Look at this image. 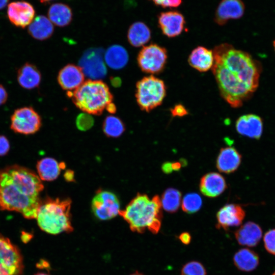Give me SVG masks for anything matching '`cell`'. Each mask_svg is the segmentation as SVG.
Listing matches in <instances>:
<instances>
[{
  "mask_svg": "<svg viewBox=\"0 0 275 275\" xmlns=\"http://www.w3.org/2000/svg\"><path fill=\"white\" fill-rule=\"evenodd\" d=\"M17 80L23 88L32 90L37 88L41 81V74L34 64L26 62L17 70Z\"/></svg>",
  "mask_w": 275,
  "mask_h": 275,
  "instance_id": "obj_21",
  "label": "cell"
},
{
  "mask_svg": "<svg viewBox=\"0 0 275 275\" xmlns=\"http://www.w3.org/2000/svg\"><path fill=\"white\" fill-rule=\"evenodd\" d=\"M65 168L64 162L58 163L54 158L45 157L40 160L37 164L38 176L41 180L50 181L57 179L61 170Z\"/></svg>",
  "mask_w": 275,
  "mask_h": 275,
  "instance_id": "obj_25",
  "label": "cell"
},
{
  "mask_svg": "<svg viewBox=\"0 0 275 275\" xmlns=\"http://www.w3.org/2000/svg\"><path fill=\"white\" fill-rule=\"evenodd\" d=\"M151 31L144 22L138 21L133 23L127 32L129 43L134 47H141L148 43L151 39Z\"/></svg>",
  "mask_w": 275,
  "mask_h": 275,
  "instance_id": "obj_27",
  "label": "cell"
},
{
  "mask_svg": "<svg viewBox=\"0 0 275 275\" xmlns=\"http://www.w3.org/2000/svg\"><path fill=\"white\" fill-rule=\"evenodd\" d=\"M182 164H183L181 163V162H179V161L171 162L172 169L173 170V171H179L180 169Z\"/></svg>",
  "mask_w": 275,
  "mask_h": 275,
  "instance_id": "obj_42",
  "label": "cell"
},
{
  "mask_svg": "<svg viewBox=\"0 0 275 275\" xmlns=\"http://www.w3.org/2000/svg\"><path fill=\"white\" fill-rule=\"evenodd\" d=\"M103 50L91 48L86 50L79 61V67L84 75L92 80H99L106 75Z\"/></svg>",
  "mask_w": 275,
  "mask_h": 275,
  "instance_id": "obj_10",
  "label": "cell"
},
{
  "mask_svg": "<svg viewBox=\"0 0 275 275\" xmlns=\"http://www.w3.org/2000/svg\"><path fill=\"white\" fill-rule=\"evenodd\" d=\"M54 31L52 23L44 15L36 17L29 25L28 33L33 38L45 40L49 38Z\"/></svg>",
  "mask_w": 275,
  "mask_h": 275,
  "instance_id": "obj_24",
  "label": "cell"
},
{
  "mask_svg": "<svg viewBox=\"0 0 275 275\" xmlns=\"http://www.w3.org/2000/svg\"><path fill=\"white\" fill-rule=\"evenodd\" d=\"M53 0H40L41 3L46 4Z\"/></svg>",
  "mask_w": 275,
  "mask_h": 275,
  "instance_id": "obj_46",
  "label": "cell"
},
{
  "mask_svg": "<svg viewBox=\"0 0 275 275\" xmlns=\"http://www.w3.org/2000/svg\"><path fill=\"white\" fill-rule=\"evenodd\" d=\"M171 113L173 117H183L188 114L187 109L182 104L175 105L171 109Z\"/></svg>",
  "mask_w": 275,
  "mask_h": 275,
  "instance_id": "obj_36",
  "label": "cell"
},
{
  "mask_svg": "<svg viewBox=\"0 0 275 275\" xmlns=\"http://www.w3.org/2000/svg\"><path fill=\"white\" fill-rule=\"evenodd\" d=\"M111 83L114 87H119L121 83V79L118 77H114L111 79Z\"/></svg>",
  "mask_w": 275,
  "mask_h": 275,
  "instance_id": "obj_44",
  "label": "cell"
},
{
  "mask_svg": "<svg viewBox=\"0 0 275 275\" xmlns=\"http://www.w3.org/2000/svg\"><path fill=\"white\" fill-rule=\"evenodd\" d=\"M181 194L178 190L169 188L163 193L160 199L163 209L170 213L176 212L180 205Z\"/></svg>",
  "mask_w": 275,
  "mask_h": 275,
  "instance_id": "obj_29",
  "label": "cell"
},
{
  "mask_svg": "<svg viewBox=\"0 0 275 275\" xmlns=\"http://www.w3.org/2000/svg\"><path fill=\"white\" fill-rule=\"evenodd\" d=\"M263 243L266 251L272 255H275V229L267 231L263 237Z\"/></svg>",
  "mask_w": 275,
  "mask_h": 275,
  "instance_id": "obj_34",
  "label": "cell"
},
{
  "mask_svg": "<svg viewBox=\"0 0 275 275\" xmlns=\"http://www.w3.org/2000/svg\"><path fill=\"white\" fill-rule=\"evenodd\" d=\"M213 52L212 70L221 95L231 107H239L258 87V64L248 53L228 43L216 46Z\"/></svg>",
  "mask_w": 275,
  "mask_h": 275,
  "instance_id": "obj_1",
  "label": "cell"
},
{
  "mask_svg": "<svg viewBox=\"0 0 275 275\" xmlns=\"http://www.w3.org/2000/svg\"><path fill=\"white\" fill-rule=\"evenodd\" d=\"M262 233V230L259 225L253 222H248L241 226L234 234L239 244L254 247L260 242Z\"/></svg>",
  "mask_w": 275,
  "mask_h": 275,
  "instance_id": "obj_18",
  "label": "cell"
},
{
  "mask_svg": "<svg viewBox=\"0 0 275 275\" xmlns=\"http://www.w3.org/2000/svg\"><path fill=\"white\" fill-rule=\"evenodd\" d=\"M191 67L200 72H205L212 68L214 63L212 50L203 46H198L192 50L188 59Z\"/></svg>",
  "mask_w": 275,
  "mask_h": 275,
  "instance_id": "obj_22",
  "label": "cell"
},
{
  "mask_svg": "<svg viewBox=\"0 0 275 275\" xmlns=\"http://www.w3.org/2000/svg\"><path fill=\"white\" fill-rule=\"evenodd\" d=\"M241 161V155L235 148H222L216 159V168L221 172L229 174L238 169Z\"/></svg>",
  "mask_w": 275,
  "mask_h": 275,
  "instance_id": "obj_20",
  "label": "cell"
},
{
  "mask_svg": "<svg viewBox=\"0 0 275 275\" xmlns=\"http://www.w3.org/2000/svg\"><path fill=\"white\" fill-rule=\"evenodd\" d=\"M244 9L241 0H222L216 9L214 21L219 25H224L230 19L241 18Z\"/></svg>",
  "mask_w": 275,
  "mask_h": 275,
  "instance_id": "obj_15",
  "label": "cell"
},
{
  "mask_svg": "<svg viewBox=\"0 0 275 275\" xmlns=\"http://www.w3.org/2000/svg\"><path fill=\"white\" fill-rule=\"evenodd\" d=\"M35 15L34 7L26 1L13 2L8 6V19L16 27L24 28L29 25L34 20Z\"/></svg>",
  "mask_w": 275,
  "mask_h": 275,
  "instance_id": "obj_12",
  "label": "cell"
},
{
  "mask_svg": "<svg viewBox=\"0 0 275 275\" xmlns=\"http://www.w3.org/2000/svg\"><path fill=\"white\" fill-rule=\"evenodd\" d=\"M106 109L111 113H114L116 111V107L114 103L111 102L109 103L107 107H106Z\"/></svg>",
  "mask_w": 275,
  "mask_h": 275,
  "instance_id": "obj_43",
  "label": "cell"
},
{
  "mask_svg": "<svg viewBox=\"0 0 275 275\" xmlns=\"http://www.w3.org/2000/svg\"><path fill=\"white\" fill-rule=\"evenodd\" d=\"M202 205L200 196L197 193H189L184 196L181 207L183 211L194 213L200 210Z\"/></svg>",
  "mask_w": 275,
  "mask_h": 275,
  "instance_id": "obj_31",
  "label": "cell"
},
{
  "mask_svg": "<svg viewBox=\"0 0 275 275\" xmlns=\"http://www.w3.org/2000/svg\"><path fill=\"white\" fill-rule=\"evenodd\" d=\"M245 215V211L240 205L226 204L216 214V227L227 230L230 227L239 226L242 224Z\"/></svg>",
  "mask_w": 275,
  "mask_h": 275,
  "instance_id": "obj_14",
  "label": "cell"
},
{
  "mask_svg": "<svg viewBox=\"0 0 275 275\" xmlns=\"http://www.w3.org/2000/svg\"><path fill=\"white\" fill-rule=\"evenodd\" d=\"M8 94L5 88L0 84V106L5 104L7 101Z\"/></svg>",
  "mask_w": 275,
  "mask_h": 275,
  "instance_id": "obj_38",
  "label": "cell"
},
{
  "mask_svg": "<svg viewBox=\"0 0 275 275\" xmlns=\"http://www.w3.org/2000/svg\"><path fill=\"white\" fill-rule=\"evenodd\" d=\"M180 240L184 244H188L191 240V236L188 232H183L179 236Z\"/></svg>",
  "mask_w": 275,
  "mask_h": 275,
  "instance_id": "obj_39",
  "label": "cell"
},
{
  "mask_svg": "<svg viewBox=\"0 0 275 275\" xmlns=\"http://www.w3.org/2000/svg\"><path fill=\"white\" fill-rule=\"evenodd\" d=\"M259 256L255 251L242 248L235 253L233 257V262L240 270L250 272L257 268L259 264Z\"/></svg>",
  "mask_w": 275,
  "mask_h": 275,
  "instance_id": "obj_23",
  "label": "cell"
},
{
  "mask_svg": "<svg viewBox=\"0 0 275 275\" xmlns=\"http://www.w3.org/2000/svg\"><path fill=\"white\" fill-rule=\"evenodd\" d=\"M57 79L63 89L71 91L77 89L84 82L85 75L79 66L68 64L60 70Z\"/></svg>",
  "mask_w": 275,
  "mask_h": 275,
  "instance_id": "obj_17",
  "label": "cell"
},
{
  "mask_svg": "<svg viewBox=\"0 0 275 275\" xmlns=\"http://www.w3.org/2000/svg\"><path fill=\"white\" fill-rule=\"evenodd\" d=\"M67 95L81 111L95 115H101L113 98L107 85L100 80L84 81L73 92L68 91Z\"/></svg>",
  "mask_w": 275,
  "mask_h": 275,
  "instance_id": "obj_5",
  "label": "cell"
},
{
  "mask_svg": "<svg viewBox=\"0 0 275 275\" xmlns=\"http://www.w3.org/2000/svg\"><path fill=\"white\" fill-rule=\"evenodd\" d=\"M35 275H49V274L46 273H44V272H38L35 274Z\"/></svg>",
  "mask_w": 275,
  "mask_h": 275,
  "instance_id": "obj_47",
  "label": "cell"
},
{
  "mask_svg": "<svg viewBox=\"0 0 275 275\" xmlns=\"http://www.w3.org/2000/svg\"><path fill=\"white\" fill-rule=\"evenodd\" d=\"M10 0H0V10L4 9L8 4Z\"/></svg>",
  "mask_w": 275,
  "mask_h": 275,
  "instance_id": "obj_45",
  "label": "cell"
},
{
  "mask_svg": "<svg viewBox=\"0 0 275 275\" xmlns=\"http://www.w3.org/2000/svg\"><path fill=\"white\" fill-rule=\"evenodd\" d=\"M64 176L67 181L72 182L74 180V172L71 170H67Z\"/></svg>",
  "mask_w": 275,
  "mask_h": 275,
  "instance_id": "obj_41",
  "label": "cell"
},
{
  "mask_svg": "<svg viewBox=\"0 0 275 275\" xmlns=\"http://www.w3.org/2000/svg\"><path fill=\"white\" fill-rule=\"evenodd\" d=\"M47 14L50 21L59 27L68 25L72 19L71 8L68 5L62 3L52 4L49 8Z\"/></svg>",
  "mask_w": 275,
  "mask_h": 275,
  "instance_id": "obj_28",
  "label": "cell"
},
{
  "mask_svg": "<svg viewBox=\"0 0 275 275\" xmlns=\"http://www.w3.org/2000/svg\"><path fill=\"white\" fill-rule=\"evenodd\" d=\"M152 1L154 4L162 8H176L179 6L182 0H150Z\"/></svg>",
  "mask_w": 275,
  "mask_h": 275,
  "instance_id": "obj_35",
  "label": "cell"
},
{
  "mask_svg": "<svg viewBox=\"0 0 275 275\" xmlns=\"http://www.w3.org/2000/svg\"><path fill=\"white\" fill-rule=\"evenodd\" d=\"M70 199H47L41 202L36 219L40 228L53 235L73 231L70 216Z\"/></svg>",
  "mask_w": 275,
  "mask_h": 275,
  "instance_id": "obj_4",
  "label": "cell"
},
{
  "mask_svg": "<svg viewBox=\"0 0 275 275\" xmlns=\"http://www.w3.org/2000/svg\"><path fill=\"white\" fill-rule=\"evenodd\" d=\"M135 97L140 108L149 112L160 105L166 95L164 82L152 75L140 80L136 85Z\"/></svg>",
  "mask_w": 275,
  "mask_h": 275,
  "instance_id": "obj_6",
  "label": "cell"
},
{
  "mask_svg": "<svg viewBox=\"0 0 275 275\" xmlns=\"http://www.w3.org/2000/svg\"><path fill=\"white\" fill-rule=\"evenodd\" d=\"M10 149L8 140L4 135H0V156L5 155Z\"/></svg>",
  "mask_w": 275,
  "mask_h": 275,
  "instance_id": "obj_37",
  "label": "cell"
},
{
  "mask_svg": "<svg viewBox=\"0 0 275 275\" xmlns=\"http://www.w3.org/2000/svg\"><path fill=\"white\" fill-rule=\"evenodd\" d=\"M23 270L20 251L8 238L0 235V275H21Z\"/></svg>",
  "mask_w": 275,
  "mask_h": 275,
  "instance_id": "obj_7",
  "label": "cell"
},
{
  "mask_svg": "<svg viewBox=\"0 0 275 275\" xmlns=\"http://www.w3.org/2000/svg\"><path fill=\"white\" fill-rule=\"evenodd\" d=\"M130 275H143V274L140 273V272H138V271H136V272H134V273H132V274H131Z\"/></svg>",
  "mask_w": 275,
  "mask_h": 275,
  "instance_id": "obj_48",
  "label": "cell"
},
{
  "mask_svg": "<svg viewBox=\"0 0 275 275\" xmlns=\"http://www.w3.org/2000/svg\"><path fill=\"white\" fill-rule=\"evenodd\" d=\"M168 58L166 49L156 44L144 46L138 56V63L144 72L157 74L164 68Z\"/></svg>",
  "mask_w": 275,
  "mask_h": 275,
  "instance_id": "obj_8",
  "label": "cell"
},
{
  "mask_svg": "<svg viewBox=\"0 0 275 275\" xmlns=\"http://www.w3.org/2000/svg\"><path fill=\"white\" fill-rule=\"evenodd\" d=\"M181 275H206L204 266L196 261L186 263L182 268Z\"/></svg>",
  "mask_w": 275,
  "mask_h": 275,
  "instance_id": "obj_32",
  "label": "cell"
},
{
  "mask_svg": "<svg viewBox=\"0 0 275 275\" xmlns=\"http://www.w3.org/2000/svg\"><path fill=\"white\" fill-rule=\"evenodd\" d=\"M102 129L107 136L117 138L122 135L125 127L120 118L114 116H108L103 121Z\"/></svg>",
  "mask_w": 275,
  "mask_h": 275,
  "instance_id": "obj_30",
  "label": "cell"
},
{
  "mask_svg": "<svg viewBox=\"0 0 275 275\" xmlns=\"http://www.w3.org/2000/svg\"><path fill=\"white\" fill-rule=\"evenodd\" d=\"M43 188L41 180L32 170L18 165L7 167L0 170V209L36 218Z\"/></svg>",
  "mask_w": 275,
  "mask_h": 275,
  "instance_id": "obj_2",
  "label": "cell"
},
{
  "mask_svg": "<svg viewBox=\"0 0 275 275\" xmlns=\"http://www.w3.org/2000/svg\"><path fill=\"white\" fill-rule=\"evenodd\" d=\"M272 275H275V271L272 274Z\"/></svg>",
  "mask_w": 275,
  "mask_h": 275,
  "instance_id": "obj_50",
  "label": "cell"
},
{
  "mask_svg": "<svg viewBox=\"0 0 275 275\" xmlns=\"http://www.w3.org/2000/svg\"><path fill=\"white\" fill-rule=\"evenodd\" d=\"M273 45L274 49V51H275V40L273 42Z\"/></svg>",
  "mask_w": 275,
  "mask_h": 275,
  "instance_id": "obj_49",
  "label": "cell"
},
{
  "mask_svg": "<svg viewBox=\"0 0 275 275\" xmlns=\"http://www.w3.org/2000/svg\"><path fill=\"white\" fill-rule=\"evenodd\" d=\"M263 121L258 116L249 114L239 117L236 122L237 132L243 136L259 139L263 132Z\"/></svg>",
  "mask_w": 275,
  "mask_h": 275,
  "instance_id": "obj_16",
  "label": "cell"
},
{
  "mask_svg": "<svg viewBox=\"0 0 275 275\" xmlns=\"http://www.w3.org/2000/svg\"><path fill=\"white\" fill-rule=\"evenodd\" d=\"M75 122L76 127L79 130L87 131L93 126L94 121L90 114L84 113L77 116Z\"/></svg>",
  "mask_w": 275,
  "mask_h": 275,
  "instance_id": "obj_33",
  "label": "cell"
},
{
  "mask_svg": "<svg viewBox=\"0 0 275 275\" xmlns=\"http://www.w3.org/2000/svg\"><path fill=\"white\" fill-rule=\"evenodd\" d=\"M10 120V128L13 131L26 135L37 132L42 125L40 116L31 106L16 109Z\"/></svg>",
  "mask_w": 275,
  "mask_h": 275,
  "instance_id": "obj_9",
  "label": "cell"
},
{
  "mask_svg": "<svg viewBox=\"0 0 275 275\" xmlns=\"http://www.w3.org/2000/svg\"><path fill=\"white\" fill-rule=\"evenodd\" d=\"M161 169L164 173L170 174L173 172L171 162H164L161 167Z\"/></svg>",
  "mask_w": 275,
  "mask_h": 275,
  "instance_id": "obj_40",
  "label": "cell"
},
{
  "mask_svg": "<svg viewBox=\"0 0 275 275\" xmlns=\"http://www.w3.org/2000/svg\"><path fill=\"white\" fill-rule=\"evenodd\" d=\"M119 214L129 224L133 232L143 233L148 230L154 234L159 231L162 212L160 199L156 195L152 199L146 194H138Z\"/></svg>",
  "mask_w": 275,
  "mask_h": 275,
  "instance_id": "obj_3",
  "label": "cell"
},
{
  "mask_svg": "<svg viewBox=\"0 0 275 275\" xmlns=\"http://www.w3.org/2000/svg\"><path fill=\"white\" fill-rule=\"evenodd\" d=\"M128 54L124 47L119 45L109 47L104 55L105 64L115 70L124 68L128 63Z\"/></svg>",
  "mask_w": 275,
  "mask_h": 275,
  "instance_id": "obj_26",
  "label": "cell"
},
{
  "mask_svg": "<svg viewBox=\"0 0 275 275\" xmlns=\"http://www.w3.org/2000/svg\"><path fill=\"white\" fill-rule=\"evenodd\" d=\"M158 23L162 34L169 38H173L182 33L185 20L180 12L169 11L161 12L158 15Z\"/></svg>",
  "mask_w": 275,
  "mask_h": 275,
  "instance_id": "obj_13",
  "label": "cell"
},
{
  "mask_svg": "<svg viewBox=\"0 0 275 275\" xmlns=\"http://www.w3.org/2000/svg\"><path fill=\"white\" fill-rule=\"evenodd\" d=\"M94 215L101 220H108L119 214L120 203L113 193L103 190H97L91 204Z\"/></svg>",
  "mask_w": 275,
  "mask_h": 275,
  "instance_id": "obj_11",
  "label": "cell"
},
{
  "mask_svg": "<svg viewBox=\"0 0 275 275\" xmlns=\"http://www.w3.org/2000/svg\"><path fill=\"white\" fill-rule=\"evenodd\" d=\"M226 187L225 178L217 173H207L204 175L200 180V191L208 197H217L224 191Z\"/></svg>",
  "mask_w": 275,
  "mask_h": 275,
  "instance_id": "obj_19",
  "label": "cell"
}]
</instances>
